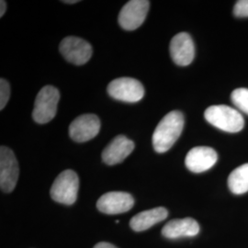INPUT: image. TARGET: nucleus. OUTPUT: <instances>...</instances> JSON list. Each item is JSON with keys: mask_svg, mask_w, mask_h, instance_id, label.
<instances>
[{"mask_svg": "<svg viewBox=\"0 0 248 248\" xmlns=\"http://www.w3.org/2000/svg\"><path fill=\"white\" fill-rule=\"evenodd\" d=\"M94 248H117L115 246L109 244V243H106V242H100L97 244Z\"/></svg>", "mask_w": 248, "mask_h": 248, "instance_id": "nucleus-20", "label": "nucleus"}, {"mask_svg": "<svg viewBox=\"0 0 248 248\" xmlns=\"http://www.w3.org/2000/svg\"><path fill=\"white\" fill-rule=\"evenodd\" d=\"M231 98L234 106L248 115V89H234L232 92Z\"/></svg>", "mask_w": 248, "mask_h": 248, "instance_id": "nucleus-17", "label": "nucleus"}, {"mask_svg": "<svg viewBox=\"0 0 248 248\" xmlns=\"http://www.w3.org/2000/svg\"><path fill=\"white\" fill-rule=\"evenodd\" d=\"M18 164L13 151L7 146L0 147V187L5 193L14 190L18 178Z\"/></svg>", "mask_w": 248, "mask_h": 248, "instance_id": "nucleus-6", "label": "nucleus"}, {"mask_svg": "<svg viewBox=\"0 0 248 248\" xmlns=\"http://www.w3.org/2000/svg\"><path fill=\"white\" fill-rule=\"evenodd\" d=\"M107 91L111 98L129 103L138 102L144 96L142 83L132 78H116L108 84Z\"/></svg>", "mask_w": 248, "mask_h": 248, "instance_id": "nucleus-5", "label": "nucleus"}, {"mask_svg": "<svg viewBox=\"0 0 248 248\" xmlns=\"http://www.w3.org/2000/svg\"><path fill=\"white\" fill-rule=\"evenodd\" d=\"M170 54L177 65L190 64L195 56V46L191 36L186 32H179L174 36L170 43Z\"/></svg>", "mask_w": 248, "mask_h": 248, "instance_id": "nucleus-10", "label": "nucleus"}, {"mask_svg": "<svg viewBox=\"0 0 248 248\" xmlns=\"http://www.w3.org/2000/svg\"><path fill=\"white\" fill-rule=\"evenodd\" d=\"M150 8L147 0H132L127 2L119 14V23L126 31H134L144 22Z\"/></svg>", "mask_w": 248, "mask_h": 248, "instance_id": "nucleus-7", "label": "nucleus"}, {"mask_svg": "<svg viewBox=\"0 0 248 248\" xmlns=\"http://www.w3.org/2000/svg\"><path fill=\"white\" fill-rule=\"evenodd\" d=\"M218 160L216 151L208 146H197L186 154V169L193 173H202L212 169Z\"/></svg>", "mask_w": 248, "mask_h": 248, "instance_id": "nucleus-12", "label": "nucleus"}, {"mask_svg": "<svg viewBox=\"0 0 248 248\" xmlns=\"http://www.w3.org/2000/svg\"><path fill=\"white\" fill-rule=\"evenodd\" d=\"M7 9V3L4 0L0 1V17H3Z\"/></svg>", "mask_w": 248, "mask_h": 248, "instance_id": "nucleus-21", "label": "nucleus"}, {"mask_svg": "<svg viewBox=\"0 0 248 248\" xmlns=\"http://www.w3.org/2000/svg\"><path fill=\"white\" fill-rule=\"evenodd\" d=\"M59 99L60 93L53 86H45L39 91L32 111V118L37 124H48L53 120L56 115Z\"/></svg>", "mask_w": 248, "mask_h": 248, "instance_id": "nucleus-4", "label": "nucleus"}, {"mask_svg": "<svg viewBox=\"0 0 248 248\" xmlns=\"http://www.w3.org/2000/svg\"><path fill=\"white\" fill-rule=\"evenodd\" d=\"M60 53L64 59L73 64L82 65L89 62L92 55V46L78 37H66L60 44Z\"/></svg>", "mask_w": 248, "mask_h": 248, "instance_id": "nucleus-8", "label": "nucleus"}, {"mask_svg": "<svg viewBox=\"0 0 248 248\" xmlns=\"http://www.w3.org/2000/svg\"><path fill=\"white\" fill-rule=\"evenodd\" d=\"M228 186L235 195H242L248 191V164L242 165L232 171L228 177Z\"/></svg>", "mask_w": 248, "mask_h": 248, "instance_id": "nucleus-16", "label": "nucleus"}, {"mask_svg": "<svg viewBox=\"0 0 248 248\" xmlns=\"http://www.w3.org/2000/svg\"><path fill=\"white\" fill-rule=\"evenodd\" d=\"M100 131V121L95 114H83L75 119L69 126V135L75 142H88Z\"/></svg>", "mask_w": 248, "mask_h": 248, "instance_id": "nucleus-9", "label": "nucleus"}, {"mask_svg": "<svg viewBox=\"0 0 248 248\" xmlns=\"http://www.w3.org/2000/svg\"><path fill=\"white\" fill-rule=\"evenodd\" d=\"M233 14L237 18H248V0L237 1L233 8Z\"/></svg>", "mask_w": 248, "mask_h": 248, "instance_id": "nucleus-19", "label": "nucleus"}, {"mask_svg": "<svg viewBox=\"0 0 248 248\" xmlns=\"http://www.w3.org/2000/svg\"><path fill=\"white\" fill-rule=\"evenodd\" d=\"M134 205L133 196L123 191L108 192L97 202L98 211L106 214H120L130 211Z\"/></svg>", "mask_w": 248, "mask_h": 248, "instance_id": "nucleus-11", "label": "nucleus"}, {"mask_svg": "<svg viewBox=\"0 0 248 248\" xmlns=\"http://www.w3.org/2000/svg\"><path fill=\"white\" fill-rule=\"evenodd\" d=\"M78 2H79L78 0H73V1H63V3H67V4H74V3H78Z\"/></svg>", "mask_w": 248, "mask_h": 248, "instance_id": "nucleus-22", "label": "nucleus"}, {"mask_svg": "<svg viewBox=\"0 0 248 248\" xmlns=\"http://www.w3.org/2000/svg\"><path fill=\"white\" fill-rule=\"evenodd\" d=\"M78 174L73 170H64L55 178L50 194L53 201L58 203L72 205L78 199Z\"/></svg>", "mask_w": 248, "mask_h": 248, "instance_id": "nucleus-3", "label": "nucleus"}, {"mask_svg": "<svg viewBox=\"0 0 248 248\" xmlns=\"http://www.w3.org/2000/svg\"><path fill=\"white\" fill-rule=\"evenodd\" d=\"M200 232V225L192 218L176 219L168 222L162 229V234L169 239H177L179 237H193Z\"/></svg>", "mask_w": 248, "mask_h": 248, "instance_id": "nucleus-14", "label": "nucleus"}, {"mask_svg": "<svg viewBox=\"0 0 248 248\" xmlns=\"http://www.w3.org/2000/svg\"><path fill=\"white\" fill-rule=\"evenodd\" d=\"M184 127V116L174 110L165 116L153 133V146L157 153H166L177 142Z\"/></svg>", "mask_w": 248, "mask_h": 248, "instance_id": "nucleus-1", "label": "nucleus"}, {"mask_svg": "<svg viewBox=\"0 0 248 248\" xmlns=\"http://www.w3.org/2000/svg\"><path fill=\"white\" fill-rule=\"evenodd\" d=\"M134 149V142L124 135H118L102 152V160L108 166L124 162Z\"/></svg>", "mask_w": 248, "mask_h": 248, "instance_id": "nucleus-13", "label": "nucleus"}, {"mask_svg": "<svg viewBox=\"0 0 248 248\" xmlns=\"http://www.w3.org/2000/svg\"><path fill=\"white\" fill-rule=\"evenodd\" d=\"M10 98V86L6 79H0V109L2 110L9 102Z\"/></svg>", "mask_w": 248, "mask_h": 248, "instance_id": "nucleus-18", "label": "nucleus"}, {"mask_svg": "<svg viewBox=\"0 0 248 248\" xmlns=\"http://www.w3.org/2000/svg\"><path fill=\"white\" fill-rule=\"evenodd\" d=\"M204 117L209 124L227 133H238L245 126V120L239 111L226 105L209 107Z\"/></svg>", "mask_w": 248, "mask_h": 248, "instance_id": "nucleus-2", "label": "nucleus"}, {"mask_svg": "<svg viewBox=\"0 0 248 248\" xmlns=\"http://www.w3.org/2000/svg\"><path fill=\"white\" fill-rule=\"evenodd\" d=\"M169 215V212L164 207L155 208L136 214L132 218L130 226L135 232L147 230L155 224L164 221Z\"/></svg>", "mask_w": 248, "mask_h": 248, "instance_id": "nucleus-15", "label": "nucleus"}]
</instances>
